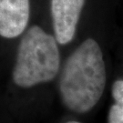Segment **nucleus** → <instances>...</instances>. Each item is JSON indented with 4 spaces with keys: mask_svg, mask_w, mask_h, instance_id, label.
I'll return each instance as SVG.
<instances>
[{
    "mask_svg": "<svg viewBox=\"0 0 123 123\" xmlns=\"http://www.w3.org/2000/svg\"><path fill=\"white\" fill-rule=\"evenodd\" d=\"M29 18V0H0V37L11 39L21 36Z\"/></svg>",
    "mask_w": 123,
    "mask_h": 123,
    "instance_id": "obj_4",
    "label": "nucleus"
},
{
    "mask_svg": "<svg viewBox=\"0 0 123 123\" xmlns=\"http://www.w3.org/2000/svg\"><path fill=\"white\" fill-rule=\"evenodd\" d=\"M85 0H51L53 29L57 43L66 45L74 38Z\"/></svg>",
    "mask_w": 123,
    "mask_h": 123,
    "instance_id": "obj_3",
    "label": "nucleus"
},
{
    "mask_svg": "<svg viewBox=\"0 0 123 123\" xmlns=\"http://www.w3.org/2000/svg\"><path fill=\"white\" fill-rule=\"evenodd\" d=\"M111 93L115 103L123 107V79H119L113 83Z\"/></svg>",
    "mask_w": 123,
    "mask_h": 123,
    "instance_id": "obj_6",
    "label": "nucleus"
},
{
    "mask_svg": "<svg viewBox=\"0 0 123 123\" xmlns=\"http://www.w3.org/2000/svg\"><path fill=\"white\" fill-rule=\"evenodd\" d=\"M66 123H81V122H79V121H75V120H70V121H68Z\"/></svg>",
    "mask_w": 123,
    "mask_h": 123,
    "instance_id": "obj_7",
    "label": "nucleus"
},
{
    "mask_svg": "<svg viewBox=\"0 0 123 123\" xmlns=\"http://www.w3.org/2000/svg\"><path fill=\"white\" fill-rule=\"evenodd\" d=\"M108 123H123V107L116 103L110 107Z\"/></svg>",
    "mask_w": 123,
    "mask_h": 123,
    "instance_id": "obj_5",
    "label": "nucleus"
},
{
    "mask_svg": "<svg viewBox=\"0 0 123 123\" xmlns=\"http://www.w3.org/2000/svg\"><path fill=\"white\" fill-rule=\"evenodd\" d=\"M60 68V53L55 37L39 26H30L19 42L12 79L18 87L28 88L49 82Z\"/></svg>",
    "mask_w": 123,
    "mask_h": 123,
    "instance_id": "obj_2",
    "label": "nucleus"
},
{
    "mask_svg": "<svg viewBox=\"0 0 123 123\" xmlns=\"http://www.w3.org/2000/svg\"><path fill=\"white\" fill-rule=\"evenodd\" d=\"M121 107H122V106H121Z\"/></svg>",
    "mask_w": 123,
    "mask_h": 123,
    "instance_id": "obj_8",
    "label": "nucleus"
},
{
    "mask_svg": "<svg viewBox=\"0 0 123 123\" xmlns=\"http://www.w3.org/2000/svg\"><path fill=\"white\" fill-rule=\"evenodd\" d=\"M106 65L98 42L88 38L67 59L59 79L60 98L76 113L92 110L104 92Z\"/></svg>",
    "mask_w": 123,
    "mask_h": 123,
    "instance_id": "obj_1",
    "label": "nucleus"
}]
</instances>
